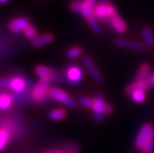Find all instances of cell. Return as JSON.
Here are the masks:
<instances>
[{"mask_svg":"<svg viewBox=\"0 0 154 153\" xmlns=\"http://www.w3.org/2000/svg\"><path fill=\"white\" fill-rule=\"evenodd\" d=\"M94 16L97 19L101 21L109 20V18L113 17L114 15L117 14L116 8L113 4H111L110 2L109 3H99L97 2L96 5L94 6Z\"/></svg>","mask_w":154,"mask_h":153,"instance_id":"1","label":"cell"},{"mask_svg":"<svg viewBox=\"0 0 154 153\" xmlns=\"http://www.w3.org/2000/svg\"><path fill=\"white\" fill-rule=\"evenodd\" d=\"M48 96L52 97L53 99L57 100L58 103H63L64 106H66L71 109H75L76 107V102L71 96L65 92L64 90L59 89V87H53V89H49Z\"/></svg>","mask_w":154,"mask_h":153,"instance_id":"2","label":"cell"},{"mask_svg":"<svg viewBox=\"0 0 154 153\" xmlns=\"http://www.w3.org/2000/svg\"><path fill=\"white\" fill-rule=\"evenodd\" d=\"M51 80L47 79V78H40L39 82L35 84L31 92V96L35 102H43L46 99V96H48L49 92V84H50Z\"/></svg>","mask_w":154,"mask_h":153,"instance_id":"3","label":"cell"},{"mask_svg":"<svg viewBox=\"0 0 154 153\" xmlns=\"http://www.w3.org/2000/svg\"><path fill=\"white\" fill-rule=\"evenodd\" d=\"M112 44L117 48L127 49V50L136 51V52H145L147 51V46L144 43H140L137 41L128 40L124 38H116L113 39Z\"/></svg>","mask_w":154,"mask_h":153,"instance_id":"4","label":"cell"},{"mask_svg":"<svg viewBox=\"0 0 154 153\" xmlns=\"http://www.w3.org/2000/svg\"><path fill=\"white\" fill-rule=\"evenodd\" d=\"M103 24L107 26L110 29V31L116 32V33L119 34H125L127 30H128L126 22L119 14L114 15L113 17L109 18V20L103 21Z\"/></svg>","mask_w":154,"mask_h":153,"instance_id":"5","label":"cell"},{"mask_svg":"<svg viewBox=\"0 0 154 153\" xmlns=\"http://www.w3.org/2000/svg\"><path fill=\"white\" fill-rule=\"evenodd\" d=\"M94 113H100L103 115H111L113 112V107L109 103H107L103 99V96L101 93H97L94 96V102L93 106Z\"/></svg>","mask_w":154,"mask_h":153,"instance_id":"6","label":"cell"},{"mask_svg":"<svg viewBox=\"0 0 154 153\" xmlns=\"http://www.w3.org/2000/svg\"><path fill=\"white\" fill-rule=\"evenodd\" d=\"M0 87H9L16 93H21L25 90L26 82L22 78H0Z\"/></svg>","mask_w":154,"mask_h":153,"instance_id":"7","label":"cell"},{"mask_svg":"<svg viewBox=\"0 0 154 153\" xmlns=\"http://www.w3.org/2000/svg\"><path fill=\"white\" fill-rule=\"evenodd\" d=\"M153 126L150 124V123H145L141 126V128L139 129V132L137 133L136 138H135V148L138 149V150H142L145 143L148 140L150 134L153 131Z\"/></svg>","mask_w":154,"mask_h":153,"instance_id":"8","label":"cell"},{"mask_svg":"<svg viewBox=\"0 0 154 153\" xmlns=\"http://www.w3.org/2000/svg\"><path fill=\"white\" fill-rule=\"evenodd\" d=\"M83 64L86 67V69L88 70V74L91 75V79H93L96 83H101L103 82V76H101L100 70L97 69L94 62L91 60V57L85 56L83 58Z\"/></svg>","mask_w":154,"mask_h":153,"instance_id":"9","label":"cell"},{"mask_svg":"<svg viewBox=\"0 0 154 153\" xmlns=\"http://www.w3.org/2000/svg\"><path fill=\"white\" fill-rule=\"evenodd\" d=\"M66 76L69 83L72 84H77L83 80L84 73L83 70L77 65H71L66 70Z\"/></svg>","mask_w":154,"mask_h":153,"instance_id":"10","label":"cell"},{"mask_svg":"<svg viewBox=\"0 0 154 153\" xmlns=\"http://www.w3.org/2000/svg\"><path fill=\"white\" fill-rule=\"evenodd\" d=\"M30 25L29 19L26 17H18L12 20L9 24V29L13 33H18V32L24 31L28 26Z\"/></svg>","mask_w":154,"mask_h":153,"instance_id":"11","label":"cell"},{"mask_svg":"<svg viewBox=\"0 0 154 153\" xmlns=\"http://www.w3.org/2000/svg\"><path fill=\"white\" fill-rule=\"evenodd\" d=\"M151 87H152V84L149 83L148 80H135V82L129 84L128 86L125 87V93L126 94L129 96L130 93L136 90H147L151 89Z\"/></svg>","mask_w":154,"mask_h":153,"instance_id":"12","label":"cell"},{"mask_svg":"<svg viewBox=\"0 0 154 153\" xmlns=\"http://www.w3.org/2000/svg\"><path fill=\"white\" fill-rule=\"evenodd\" d=\"M80 14L83 16L88 22L93 20V19L96 18L94 11V5H91L90 3L86 2L85 0H83V1H82L81 9H80Z\"/></svg>","mask_w":154,"mask_h":153,"instance_id":"13","label":"cell"},{"mask_svg":"<svg viewBox=\"0 0 154 153\" xmlns=\"http://www.w3.org/2000/svg\"><path fill=\"white\" fill-rule=\"evenodd\" d=\"M35 74L39 78H47V79L56 80L57 79V74L48 67L45 66H37L35 68Z\"/></svg>","mask_w":154,"mask_h":153,"instance_id":"14","label":"cell"},{"mask_svg":"<svg viewBox=\"0 0 154 153\" xmlns=\"http://www.w3.org/2000/svg\"><path fill=\"white\" fill-rule=\"evenodd\" d=\"M54 40H55L54 35L52 33H47V34L38 36V38H36L34 41H32V46L35 48H40V47H43L52 43Z\"/></svg>","mask_w":154,"mask_h":153,"instance_id":"15","label":"cell"},{"mask_svg":"<svg viewBox=\"0 0 154 153\" xmlns=\"http://www.w3.org/2000/svg\"><path fill=\"white\" fill-rule=\"evenodd\" d=\"M140 32H141V36L146 46L154 47V34L151 28L148 27V26H143Z\"/></svg>","mask_w":154,"mask_h":153,"instance_id":"16","label":"cell"},{"mask_svg":"<svg viewBox=\"0 0 154 153\" xmlns=\"http://www.w3.org/2000/svg\"><path fill=\"white\" fill-rule=\"evenodd\" d=\"M150 73V65L148 63H143L139 66L136 72L135 80H148Z\"/></svg>","mask_w":154,"mask_h":153,"instance_id":"17","label":"cell"},{"mask_svg":"<svg viewBox=\"0 0 154 153\" xmlns=\"http://www.w3.org/2000/svg\"><path fill=\"white\" fill-rule=\"evenodd\" d=\"M12 97L9 93H0V109L1 110H7L12 106Z\"/></svg>","mask_w":154,"mask_h":153,"instance_id":"18","label":"cell"},{"mask_svg":"<svg viewBox=\"0 0 154 153\" xmlns=\"http://www.w3.org/2000/svg\"><path fill=\"white\" fill-rule=\"evenodd\" d=\"M67 116V112L63 109H55L49 112V118L52 121H59Z\"/></svg>","mask_w":154,"mask_h":153,"instance_id":"19","label":"cell"},{"mask_svg":"<svg viewBox=\"0 0 154 153\" xmlns=\"http://www.w3.org/2000/svg\"><path fill=\"white\" fill-rule=\"evenodd\" d=\"M10 139V133L6 128H0V152L6 147Z\"/></svg>","mask_w":154,"mask_h":153,"instance_id":"20","label":"cell"},{"mask_svg":"<svg viewBox=\"0 0 154 153\" xmlns=\"http://www.w3.org/2000/svg\"><path fill=\"white\" fill-rule=\"evenodd\" d=\"M129 96L134 103H141L146 99V93H145V90H136L130 93Z\"/></svg>","mask_w":154,"mask_h":153,"instance_id":"21","label":"cell"},{"mask_svg":"<svg viewBox=\"0 0 154 153\" xmlns=\"http://www.w3.org/2000/svg\"><path fill=\"white\" fill-rule=\"evenodd\" d=\"M82 55H83V49L78 46L70 47L66 51V56L69 59H77V58L82 57Z\"/></svg>","mask_w":154,"mask_h":153,"instance_id":"22","label":"cell"},{"mask_svg":"<svg viewBox=\"0 0 154 153\" xmlns=\"http://www.w3.org/2000/svg\"><path fill=\"white\" fill-rule=\"evenodd\" d=\"M153 150H154V129L151 132V134H150L148 140H147L145 145H144L142 152L143 153H152Z\"/></svg>","mask_w":154,"mask_h":153,"instance_id":"23","label":"cell"},{"mask_svg":"<svg viewBox=\"0 0 154 153\" xmlns=\"http://www.w3.org/2000/svg\"><path fill=\"white\" fill-rule=\"evenodd\" d=\"M23 32H24L25 37L27 39H29V40H31V41H34L36 38H38L37 30H36L33 26H31V25H29Z\"/></svg>","mask_w":154,"mask_h":153,"instance_id":"24","label":"cell"},{"mask_svg":"<svg viewBox=\"0 0 154 153\" xmlns=\"http://www.w3.org/2000/svg\"><path fill=\"white\" fill-rule=\"evenodd\" d=\"M88 25H90V28L91 29V31H93L94 34L97 35V36L101 35V27L100 26L99 22H97V18H94V19H93V20H91V21H88Z\"/></svg>","mask_w":154,"mask_h":153,"instance_id":"25","label":"cell"},{"mask_svg":"<svg viewBox=\"0 0 154 153\" xmlns=\"http://www.w3.org/2000/svg\"><path fill=\"white\" fill-rule=\"evenodd\" d=\"M79 102L82 106L86 107V109H93L94 99H91L90 96H82Z\"/></svg>","mask_w":154,"mask_h":153,"instance_id":"26","label":"cell"},{"mask_svg":"<svg viewBox=\"0 0 154 153\" xmlns=\"http://www.w3.org/2000/svg\"><path fill=\"white\" fill-rule=\"evenodd\" d=\"M82 1L83 0H74L70 3V9L72 12L74 13H79L80 14V9H81V5H82Z\"/></svg>","mask_w":154,"mask_h":153,"instance_id":"27","label":"cell"},{"mask_svg":"<svg viewBox=\"0 0 154 153\" xmlns=\"http://www.w3.org/2000/svg\"><path fill=\"white\" fill-rule=\"evenodd\" d=\"M67 153H78V148L76 146H71L67 149Z\"/></svg>","mask_w":154,"mask_h":153,"instance_id":"28","label":"cell"},{"mask_svg":"<svg viewBox=\"0 0 154 153\" xmlns=\"http://www.w3.org/2000/svg\"><path fill=\"white\" fill-rule=\"evenodd\" d=\"M148 81H149V83L152 84V87L154 86V74H151L149 76V78H148Z\"/></svg>","mask_w":154,"mask_h":153,"instance_id":"29","label":"cell"},{"mask_svg":"<svg viewBox=\"0 0 154 153\" xmlns=\"http://www.w3.org/2000/svg\"><path fill=\"white\" fill-rule=\"evenodd\" d=\"M85 1H86V2H88V3H90V4L94 5V6L97 4V3H96V1H97V0H85Z\"/></svg>","mask_w":154,"mask_h":153,"instance_id":"30","label":"cell"},{"mask_svg":"<svg viewBox=\"0 0 154 153\" xmlns=\"http://www.w3.org/2000/svg\"><path fill=\"white\" fill-rule=\"evenodd\" d=\"M109 0H99V3H109Z\"/></svg>","mask_w":154,"mask_h":153,"instance_id":"31","label":"cell"},{"mask_svg":"<svg viewBox=\"0 0 154 153\" xmlns=\"http://www.w3.org/2000/svg\"><path fill=\"white\" fill-rule=\"evenodd\" d=\"M54 153H64L62 150H59V149H57V150H54Z\"/></svg>","mask_w":154,"mask_h":153,"instance_id":"32","label":"cell"},{"mask_svg":"<svg viewBox=\"0 0 154 153\" xmlns=\"http://www.w3.org/2000/svg\"><path fill=\"white\" fill-rule=\"evenodd\" d=\"M8 0H0V3H6Z\"/></svg>","mask_w":154,"mask_h":153,"instance_id":"33","label":"cell"},{"mask_svg":"<svg viewBox=\"0 0 154 153\" xmlns=\"http://www.w3.org/2000/svg\"><path fill=\"white\" fill-rule=\"evenodd\" d=\"M45 153H54V151H46Z\"/></svg>","mask_w":154,"mask_h":153,"instance_id":"34","label":"cell"}]
</instances>
